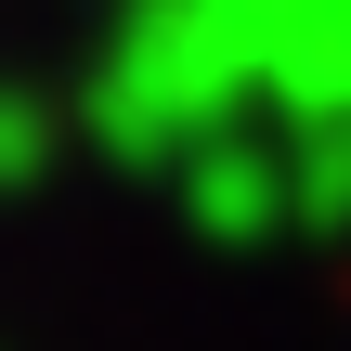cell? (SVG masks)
I'll list each match as a JSON object with an SVG mask.
<instances>
[]
</instances>
